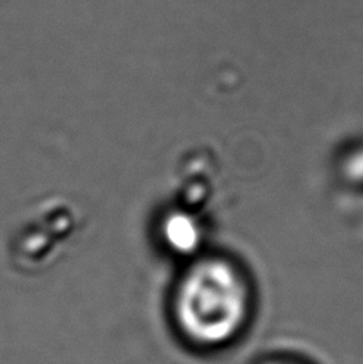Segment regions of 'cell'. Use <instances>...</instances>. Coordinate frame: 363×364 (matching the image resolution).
Listing matches in <instances>:
<instances>
[{
    "label": "cell",
    "instance_id": "7a4b0ae2",
    "mask_svg": "<svg viewBox=\"0 0 363 364\" xmlns=\"http://www.w3.org/2000/svg\"><path fill=\"white\" fill-rule=\"evenodd\" d=\"M164 233L168 245L178 252H191L199 245L200 233L197 225L183 214L168 218L164 225Z\"/></svg>",
    "mask_w": 363,
    "mask_h": 364
},
{
    "label": "cell",
    "instance_id": "3957f363",
    "mask_svg": "<svg viewBox=\"0 0 363 364\" xmlns=\"http://www.w3.org/2000/svg\"><path fill=\"white\" fill-rule=\"evenodd\" d=\"M269 364H285V363H269Z\"/></svg>",
    "mask_w": 363,
    "mask_h": 364
},
{
    "label": "cell",
    "instance_id": "6da1fadb",
    "mask_svg": "<svg viewBox=\"0 0 363 364\" xmlns=\"http://www.w3.org/2000/svg\"><path fill=\"white\" fill-rule=\"evenodd\" d=\"M250 297L231 264L205 259L187 272L174 297V315L187 339L199 346H221L246 321Z\"/></svg>",
    "mask_w": 363,
    "mask_h": 364
}]
</instances>
